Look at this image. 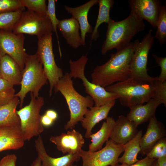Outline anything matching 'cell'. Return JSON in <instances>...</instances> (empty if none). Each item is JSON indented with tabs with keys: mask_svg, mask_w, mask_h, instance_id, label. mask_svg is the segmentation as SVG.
I'll return each mask as SVG.
<instances>
[{
	"mask_svg": "<svg viewBox=\"0 0 166 166\" xmlns=\"http://www.w3.org/2000/svg\"><path fill=\"white\" fill-rule=\"evenodd\" d=\"M134 46V42H130L111 54L105 63L97 66L91 74V82L105 88L130 78V63Z\"/></svg>",
	"mask_w": 166,
	"mask_h": 166,
	"instance_id": "cell-1",
	"label": "cell"
},
{
	"mask_svg": "<svg viewBox=\"0 0 166 166\" xmlns=\"http://www.w3.org/2000/svg\"><path fill=\"white\" fill-rule=\"evenodd\" d=\"M145 26L144 20L131 10L128 16L123 20L115 21L111 19L108 24L101 54L105 55L110 50L128 45L135 35L144 30Z\"/></svg>",
	"mask_w": 166,
	"mask_h": 166,
	"instance_id": "cell-2",
	"label": "cell"
},
{
	"mask_svg": "<svg viewBox=\"0 0 166 166\" xmlns=\"http://www.w3.org/2000/svg\"><path fill=\"white\" fill-rule=\"evenodd\" d=\"M55 93L59 92L64 97L70 113L69 121L65 125V129L71 130L79 122H81L94 102L89 96L84 97L74 89L73 80L68 73H65L55 85Z\"/></svg>",
	"mask_w": 166,
	"mask_h": 166,
	"instance_id": "cell-3",
	"label": "cell"
},
{
	"mask_svg": "<svg viewBox=\"0 0 166 166\" xmlns=\"http://www.w3.org/2000/svg\"><path fill=\"white\" fill-rule=\"evenodd\" d=\"M105 89L118 96L121 105L130 108L148 102L153 97L154 88L152 84L130 77Z\"/></svg>",
	"mask_w": 166,
	"mask_h": 166,
	"instance_id": "cell-4",
	"label": "cell"
},
{
	"mask_svg": "<svg viewBox=\"0 0 166 166\" xmlns=\"http://www.w3.org/2000/svg\"><path fill=\"white\" fill-rule=\"evenodd\" d=\"M47 81L42 65L36 53L27 54L22 71L21 89L15 95V97L19 99L20 107H22L24 98L28 93H32L36 98L39 97V91Z\"/></svg>",
	"mask_w": 166,
	"mask_h": 166,
	"instance_id": "cell-5",
	"label": "cell"
},
{
	"mask_svg": "<svg viewBox=\"0 0 166 166\" xmlns=\"http://www.w3.org/2000/svg\"><path fill=\"white\" fill-rule=\"evenodd\" d=\"M88 58L82 55L76 61H69L70 72L72 78L81 79L85 87L86 93L93 99L95 106H99L109 104L118 99L117 94L107 91L104 88L90 82L85 75V69Z\"/></svg>",
	"mask_w": 166,
	"mask_h": 166,
	"instance_id": "cell-6",
	"label": "cell"
},
{
	"mask_svg": "<svg viewBox=\"0 0 166 166\" xmlns=\"http://www.w3.org/2000/svg\"><path fill=\"white\" fill-rule=\"evenodd\" d=\"M152 33V30H149L140 42L136 39L133 42V53L130 63L131 77L152 84L156 77H151L148 74L147 65L149 52L155 38Z\"/></svg>",
	"mask_w": 166,
	"mask_h": 166,
	"instance_id": "cell-7",
	"label": "cell"
},
{
	"mask_svg": "<svg viewBox=\"0 0 166 166\" xmlns=\"http://www.w3.org/2000/svg\"><path fill=\"white\" fill-rule=\"evenodd\" d=\"M29 104L22 108L16 113L20 121V128L25 141L39 136L44 130L41 122V109L44 104L43 97L36 98L30 93Z\"/></svg>",
	"mask_w": 166,
	"mask_h": 166,
	"instance_id": "cell-8",
	"label": "cell"
},
{
	"mask_svg": "<svg viewBox=\"0 0 166 166\" xmlns=\"http://www.w3.org/2000/svg\"><path fill=\"white\" fill-rule=\"evenodd\" d=\"M52 33L38 38L36 53L42 65L49 85V94L59 80L63 76L62 69L56 64L54 59L52 43Z\"/></svg>",
	"mask_w": 166,
	"mask_h": 166,
	"instance_id": "cell-9",
	"label": "cell"
},
{
	"mask_svg": "<svg viewBox=\"0 0 166 166\" xmlns=\"http://www.w3.org/2000/svg\"><path fill=\"white\" fill-rule=\"evenodd\" d=\"M12 31L16 34L35 35L38 38L52 33L53 29L47 15H42L27 10L23 11Z\"/></svg>",
	"mask_w": 166,
	"mask_h": 166,
	"instance_id": "cell-10",
	"label": "cell"
},
{
	"mask_svg": "<svg viewBox=\"0 0 166 166\" xmlns=\"http://www.w3.org/2000/svg\"><path fill=\"white\" fill-rule=\"evenodd\" d=\"M124 150V145L116 144L110 139L99 150L90 152L82 150L79 152L82 160V166H115Z\"/></svg>",
	"mask_w": 166,
	"mask_h": 166,
	"instance_id": "cell-11",
	"label": "cell"
},
{
	"mask_svg": "<svg viewBox=\"0 0 166 166\" xmlns=\"http://www.w3.org/2000/svg\"><path fill=\"white\" fill-rule=\"evenodd\" d=\"M25 38L23 34L0 30V57L9 55L18 64L22 71L28 54L24 47Z\"/></svg>",
	"mask_w": 166,
	"mask_h": 166,
	"instance_id": "cell-12",
	"label": "cell"
},
{
	"mask_svg": "<svg viewBox=\"0 0 166 166\" xmlns=\"http://www.w3.org/2000/svg\"><path fill=\"white\" fill-rule=\"evenodd\" d=\"M131 10L143 20H146L154 29L162 6L159 0H129Z\"/></svg>",
	"mask_w": 166,
	"mask_h": 166,
	"instance_id": "cell-13",
	"label": "cell"
},
{
	"mask_svg": "<svg viewBox=\"0 0 166 166\" xmlns=\"http://www.w3.org/2000/svg\"><path fill=\"white\" fill-rule=\"evenodd\" d=\"M50 141L56 146L57 149L63 154L79 153L82 150L85 139L82 134L74 129L67 131L66 133L52 136Z\"/></svg>",
	"mask_w": 166,
	"mask_h": 166,
	"instance_id": "cell-14",
	"label": "cell"
},
{
	"mask_svg": "<svg viewBox=\"0 0 166 166\" xmlns=\"http://www.w3.org/2000/svg\"><path fill=\"white\" fill-rule=\"evenodd\" d=\"M166 135V129L162 123L155 117L151 118L149 120L145 133L140 139L139 153L146 155L154 145L161 139L165 137Z\"/></svg>",
	"mask_w": 166,
	"mask_h": 166,
	"instance_id": "cell-15",
	"label": "cell"
},
{
	"mask_svg": "<svg viewBox=\"0 0 166 166\" xmlns=\"http://www.w3.org/2000/svg\"><path fill=\"white\" fill-rule=\"evenodd\" d=\"M137 125L126 117L119 116L115 121L110 138L115 143L124 145L133 139L139 131Z\"/></svg>",
	"mask_w": 166,
	"mask_h": 166,
	"instance_id": "cell-16",
	"label": "cell"
},
{
	"mask_svg": "<svg viewBox=\"0 0 166 166\" xmlns=\"http://www.w3.org/2000/svg\"><path fill=\"white\" fill-rule=\"evenodd\" d=\"M35 146L42 166H77L74 163L79 161L81 158L79 153H68L57 158L50 156L46 152L42 138L40 136L35 140Z\"/></svg>",
	"mask_w": 166,
	"mask_h": 166,
	"instance_id": "cell-17",
	"label": "cell"
},
{
	"mask_svg": "<svg viewBox=\"0 0 166 166\" xmlns=\"http://www.w3.org/2000/svg\"><path fill=\"white\" fill-rule=\"evenodd\" d=\"M98 0H90L80 6L72 7L64 6L66 10L78 22L81 31L80 36L83 45H85V39L87 33L92 34L93 29L88 18V12L90 9L98 3Z\"/></svg>",
	"mask_w": 166,
	"mask_h": 166,
	"instance_id": "cell-18",
	"label": "cell"
},
{
	"mask_svg": "<svg viewBox=\"0 0 166 166\" xmlns=\"http://www.w3.org/2000/svg\"><path fill=\"white\" fill-rule=\"evenodd\" d=\"M25 141L20 126L0 127V152L19 149Z\"/></svg>",
	"mask_w": 166,
	"mask_h": 166,
	"instance_id": "cell-19",
	"label": "cell"
},
{
	"mask_svg": "<svg viewBox=\"0 0 166 166\" xmlns=\"http://www.w3.org/2000/svg\"><path fill=\"white\" fill-rule=\"evenodd\" d=\"M116 100L106 105L93 106L89 109L81 121V125L86 129L85 137L89 138L95 125L103 119H106L109 112L114 105Z\"/></svg>",
	"mask_w": 166,
	"mask_h": 166,
	"instance_id": "cell-20",
	"label": "cell"
},
{
	"mask_svg": "<svg viewBox=\"0 0 166 166\" xmlns=\"http://www.w3.org/2000/svg\"><path fill=\"white\" fill-rule=\"evenodd\" d=\"M161 104L160 101L152 98L145 105L139 104L130 108L126 117L138 126L155 117L156 109Z\"/></svg>",
	"mask_w": 166,
	"mask_h": 166,
	"instance_id": "cell-21",
	"label": "cell"
},
{
	"mask_svg": "<svg viewBox=\"0 0 166 166\" xmlns=\"http://www.w3.org/2000/svg\"><path fill=\"white\" fill-rule=\"evenodd\" d=\"M57 28L70 46L77 49L84 46L79 32V25L75 19L72 17L60 20Z\"/></svg>",
	"mask_w": 166,
	"mask_h": 166,
	"instance_id": "cell-22",
	"label": "cell"
},
{
	"mask_svg": "<svg viewBox=\"0 0 166 166\" xmlns=\"http://www.w3.org/2000/svg\"><path fill=\"white\" fill-rule=\"evenodd\" d=\"M0 74L1 78L13 85H20L22 71L18 64L8 55L0 57Z\"/></svg>",
	"mask_w": 166,
	"mask_h": 166,
	"instance_id": "cell-23",
	"label": "cell"
},
{
	"mask_svg": "<svg viewBox=\"0 0 166 166\" xmlns=\"http://www.w3.org/2000/svg\"><path fill=\"white\" fill-rule=\"evenodd\" d=\"M115 122L113 117H108L100 129L96 133L91 135L89 138L91 142L89 145L88 151L94 152L102 148L104 144L110 137Z\"/></svg>",
	"mask_w": 166,
	"mask_h": 166,
	"instance_id": "cell-24",
	"label": "cell"
},
{
	"mask_svg": "<svg viewBox=\"0 0 166 166\" xmlns=\"http://www.w3.org/2000/svg\"><path fill=\"white\" fill-rule=\"evenodd\" d=\"M19 98L15 97L7 104L0 106V127L20 126V121L16 113L20 104Z\"/></svg>",
	"mask_w": 166,
	"mask_h": 166,
	"instance_id": "cell-25",
	"label": "cell"
},
{
	"mask_svg": "<svg viewBox=\"0 0 166 166\" xmlns=\"http://www.w3.org/2000/svg\"><path fill=\"white\" fill-rule=\"evenodd\" d=\"M142 136V131H139L133 139L124 144V153L121 157L118 158V163L131 165L139 160L137 156L140 150V141Z\"/></svg>",
	"mask_w": 166,
	"mask_h": 166,
	"instance_id": "cell-26",
	"label": "cell"
},
{
	"mask_svg": "<svg viewBox=\"0 0 166 166\" xmlns=\"http://www.w3.org/2000/svg\"><path fill=\"white\" fill-rule=\"evenodd\" d=\"M113 0H98L99 10L97 18L92 32L91 34L90 41L96 40L99 36L98 29L101 24L104 22L108 24L111 18L110 11L113 6Z\"/></svg>",
	"mask_w": 166,
	"mask_h": 166,
	"instance_id": "cell-27",
	"label": "cell"
},
{
	"mask_svg": "<svg viewBox=\"0 0 166 166\" xmlns=\"http://www.w3.org/2000/svg\"><path fill=\"white\" fill-rule=\"evenodd\" d=\"M24 10L0 14V30L12 31Z\"/></svg>",
	"mask_w": 166,
	"mask_h": 166,
	"instance_id": "cell-28",
	"label": "cell"
},
{
	"mask_svg": "<svg viewBox=\"0 0 166 166\" xmlns=\"http://www.w3.org/2000/svg\"><path fill=\"white\" fill-rule=\"evenodd\" d=\"M156 31L154 38L162 46L166 41V7L162 6L156 24Z\"/></svg>",
	"mask_w": 166,
	"mask_h": 166,
	"instance_id": "cell-29",
	"label": "cell"
},
{
	"mask_svg": "<svg viewBox=\"0 0 166 166\" xmlns=\"http://www.w3.org/2000/svg\"><path fill=\"white\" fill-rule=\"evenodd\" d=\"M15 95L14 85L0 78V106L10 102L14 98Z\"/></svg>",
	"mask_w": 166,
	"mask_h": 166,
	"instance_id": "cell-30",
	"label": "cell"
},
{
	"mask_svg": "<svg viewBox=\"0 0 166 166\" xmlns=\"http://www.w3.org/2000/svg\"><path fill=\"white\" fill-rule=\"evenodd\" d=\"M28 10L42 15H47V6L45 0H20Z\"/></svg>",
	"mask_w": 166,
	"mask_h": 166,
	"instance_id": "cell-31",
	"label": "cell"
},
{
	"mask_svg": "<svg viewBox=\"0 0 166 166\" xmlns=\"http://www.w3.org/2000/svg\"><path fill=\"white\" fill-rule=\"evenodd\" d=\"M55 0H48L47 6V15L50 21L53 29V31L54 32L56 35L58 46V49L60 58L62 54L58 40V36L57 32V26L59 23V20L57 18L55 13Z\"/></svg>",
	"mask_w": 166,
	"mask_h": 166,
	"instance_id": "cell-32",
	"label": "cell"
},
{
	"mask_svg": "<svg viewBox=\"0 0 166 166\" xmlns=\"http://www.w3.org/2000/svg\"><path fill=\"white\" fill-rule=\"evenodd\" d=\"M152 85L154 89L152 98L160 101L166 107V81L161 82L158 80V77H156Z\"/></svg>",
	"mask_w": 166,
	"mask_h": 166,
	"instance_id": "cell-33",
	"label": "cell"
},
{
	"mask_svg": "<svg viewBox=\"0 0 166 166\" xmlns=\"http://www.w3.org/2000/svg\"><path fill=\"white\" fill-rule=\"evenodd\" d=\"M166 156V139L164 137L159 140L146 154L152 159H157Z\"/></svg>",
	"mask_w": 166,
	"mask_h": 166,
	"instance_id": "cell-34",
	"label": "cell"
},
{
	"mask_svg": "<svg viewBox=\"0 0 166 166\" xmlns=\"http://www.w3.org/2000/svg\"><path fill=\"white\" fill-rule=\"evenodd\" d=\"M24 8L20 0H0V14Z\"/></svg>",
	"mask_w": 166,
	"mask_h": 166,
	"instance_id": "cell-35",
	"label": "cell"
},
{
	"mask_svg": "<svg viewBox=\"0 0 166 166\" xmlns=\"http://www.w3.org/2000/svg\"><path fill=\"white\" fill-rule=\"evenodd\" d=\"M156 62L161 69V73L159 77L158 80L161 82L166 81V57H160L155 54H152Z\"/></svg>",
	"mask_w": 166,
	"mask_h": 166,
	"instance_id": "cell-36",
	"label": "cell"
},
{
	"mask_svg": "<svg viewBox=\"0 0 166 166\" xmlns=\"http://www.w3.org/2000/svg\"><path fill=\"white\" fill-rule=\"evenodd\" d=\"M156 160V159H152L146 156L143 159L138 160L136 163L131 165L125 164H119L118 163L115 166H151Z\"/></svg>",
	"mask_w": 166,
	"mask_h": 166,
	"instance_id": "cell-37",
	"label": "cell"
},
{
	"mask_svg": "<svg viewBox=\"0 0 166 166\" xmlns=\"http://www.w3.org/2000/svg\"><path fill=\"white\" fill-rule=\"evenodd\" d=\"M17 157L14 154H8L0 160V166H15Z\"/></svg>",
	"mask_w": 166,
	"mask_h": 166,
	"instance_id": "cell-38",
	"label": "cell"
},
{
	"mask_svg": "<svg viewBox=\"0 0 166 166\" xmlns=\"http://www.w3.org/2000/svg\"><path fill=\"white\" fill-rule=\"evenodd\" d=\"M41 122L43 127H49L51 126L54 121L51 119L45 114L41 116Z\"/></svg>",
	"mask_w": 166,
	"mask_h": 166,
	"instance_id": "cell-39",
	"label": "cell"
},
{
	"mask_svg": "<svg viewBox=\"0 0 166 166\" xmlns=\"http://www.w3.org/2000/svg\"><path fill=\"white\" fill-rule=\"evenodd\" d=\"M45 114L54 121L57 119L58 117V115L57 112L52 109L47 110Z\"/></svg>",
	"mask_w": 166,
	"mask_h": 166,
	"instance_id": "cell-40",
	"label": "cell"
},
{
	"mask_svg": "<svg viewBox=\"0 0 166 166\" xmlns=\"http://www.w3.org/2000/svg\"><path fill=\"white\" fill-rule=\"evenodd\" d=\"M158 166H166V156L156 159Z\"/></svg>",
	"mask_w": 166,
	"mask_h": 166,
	"instance_id": "cell-41",
	"label": "cell"
},
{
	"mask_svg": "<svg viewBox=\"0 0 166 166\" xmlns=\"http://www.w3.org/2000/svg\"><path fill=\"white\" fill-rule=\"evenodd\" d=\"M31 166H42L41 159L38 156L32 162Z\"/></svg>",
	"mask_w": 166,
	"mask_h": 166,
	"instance_id": "cell-42",
	"label": "cell"
},
{
	"mask_svg": "<svg viewBox=\"0 0 166 166\" xmlns=\"http://www.w3.org/2000/svg\"><path fill=\"white\" fill-rule=\"evenodd\" d=\"M151 166H158L156 161V159Z\"/></svg>",
	"mask_w": 166,
	"mask_h": 166,
	"instance_id": "cell-43",
	"label": "cell"
},
{
	"mask_svg": "<svg viewBox=\"0 0 166 166\" xmlns=\"http://www.w3.org/2000/svg\"><path fill=\"white\" fill-rule=\"evenodd\" d=\"M0 78H1L0 74Z\"/></svg>",
	"mask_w": 166,
	"mask_h": 166,
	"instance_id": "cell-44",
	"label": "cell"
}]
</instances>
